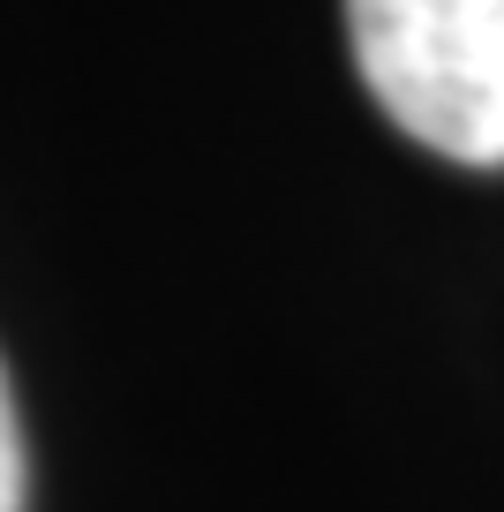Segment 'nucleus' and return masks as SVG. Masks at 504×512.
I'll return each instance as SVG.
<instances>
[{"mask_svg":"<svg viewBox=\"0 0 504 512\" xmlns=\"http://www.w3.org/2000/svg\"><path fill=\"white\" fill-rule=\"evenodd\" d=\"M347 46L399 136L504 166V0H347Z\"/></svg>","mask_w":504,"mask_h":512,"instance_id":"nucleus-1","label":"nucleus"},{"mask_svg":"<svg viewBox=\"0 0 504 512\" xmlns=\"http://www.w3.org/2000/svg\"><path fill=\"white\" fill-rule=\"evenodd\" d=\"M0 512H23V422L8 400V369H0Z\"/></svg>","mask_w":504,"mask_h":512,"instance_id":"nucleus-2","label":"nucleus"}]
</instances>
